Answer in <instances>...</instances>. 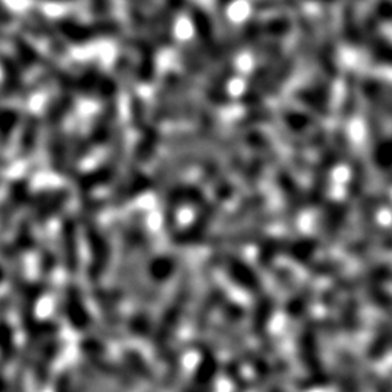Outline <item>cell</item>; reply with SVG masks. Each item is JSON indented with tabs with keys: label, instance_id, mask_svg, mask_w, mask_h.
<instances>
[{
	"label": "cell",
	"instance_id": "obj_1",
	"mask_svg": "<svg viewBox=\"0 0 392 392\" xmlns=\"http://www.w3.org/2000/svg\"><path fill=\"white\" fill-rule=\"evenodd\" d=\"M191 288H189V280H184V283L179 287V290L176 291L170 305L164 309L161 319L159 323V327L154 334V349L156 353H163L167 349V344H170L174 332L177 330V326H179L181 319L185 314L188 300H189Z\"/></svg>",
	"mask_w": 392,
	"mask_h": 392
},
{
	"label": "cell",
	"instance_id": "obj_2",
	"mask_svg": "<svg viewBox=\"0 0 392 392\" xmlns=\"http://www.w3.org/2000/svg\"><path fill=\"white\" fill-rule=\"evenodd\" d=\"M300 359L301 364L312 374L305 382H317V381H327L326 371L322 366V359L318 354V340H317V327L314 323L307 324L300 336L298 341Z\"/></svg>",
	"mask_w": 392,
	"mask_h": 392
},
{
	"label": "cell",
	"instance_id": "obj_3",
	"mask_svg": "<svg viewBox=\"0 0 392 392\" xmlns=\"http://www.w3.org/2000/svg\"><path fill=\"white\" fill-rule=\"evenodd\" d=\"M280 118L283 124L287 125L294 134L307 138L312 147H319L324 142V138H326L324 131L322 129V127H318L315 121L308 115L294 110H283L280 112Z\"/></svg>",
	"mask_w": 392,
	"mask_h": 392
},
{
	"label": "cell",
	"instance_id": "obj_4",
	"mask_svg": "<svg viewBox=\"0 0 392 392\" xmlns=\"http://www.w3.org/2000/svg\"><path fill=\"white\" fill-rule=\"evenodd\" d=\"M337 160H339L337 149H329L322 154V157H319L314 173V181L308 194V201L312 206L319 205L324 199L329 181H330V173L336 166Z\"/></svg>",
	"mask_w": 392,
	"mask_h": 392
},
{
	"label": "cell",
	"instance_id": "obj_5",
	"mask_svg": "<svg viewBox=\"0 0 392 392\" xmlns=\"http://www.w3.org/2000/svg\"><path fill=\"white\" fill-rule=\"evenodd\" d=\"M86 238L89 241L90 253H92L89 276L95 280L105 272L106 266H108L111 250H110V244H108V241H106L105 235L100 233V230L93 223L86 224Z\"/></svg>",
	"mask_w": 392,
	"mask_h": 392
},
{
	"label": "cell",
	"instance_id": "obj_6",
	"mask_svg": "<svg viewBox=\"0 0 392 392\" xmlns=\"http://www.w3.org/2000/svg\"><path fill=\"white\" fill-rule=\"evenodd\" d=\"M330 86L329 82L318 80L309 86L301 88L295 92V99H298L305 106H309L312 111L319 115L330 114Z\"/></svg>",
	"mask_w": 392,
	"mask_h": 392
},
{
	"label": "cell",
	"instance_id": "obj_7",
	"mask_svg": "<svg viewBox=\"0 0 392 392\" xmlns=\"http://www.w3.org/2000/svg\"><path fill=\"white\" fill-rule=\"evenodd\" d=\"M65 317L71 327L76 330H86L90 326V315L85 307L80 290L75 285H70L64 294Z\"/></svg>",
	"mask_w": 392,
	"mask_h": 392
},
{
	"label": "cell",
	"instance_id": "obj_8",
	"mask_svg": "<svg viewBox=\"0 0 392 392\" xmlns=\"http://www.w3.org/2000/svg\"><path fill=\"white\" fill-rule=\"evenodd\" d=\"M226 273L235 287L244 290L245 292H258L260 290V280L258 273L248 266L243 259L230 258L224 263Z\"/></svg>",
	"mask_w": 392,
	"mask_h": 392
},
{
	"label": "cell",
	"instance_id": "obj_9",
	"mask_svg": "<svg viewBox=\"0 0 392 392\" xmlns=\"http://www.w3.org/2000/svg\"><path fill=\"white\" fill-rule=\"evenodd\" d=\"M203 201L202 191L195 185H184L176 186L167 194V203H166V223L169 226L174 224L176 211L179 206L186 205H201Z\"/></svg>",
	"mask_w": 392,
	"mask_h": 392
},
{
	"label": "cell",
	"instance_id": "obj_10",
	"mask_svg": "<svg viewBox=\"0 0 392 392\" xmlns=\"http://www.w3.org/2000/svg\"><path fill=\"white\" fill-rule=\"evenodd\" d=\"M217 212H218L217 205L205 206L198 213V217L195 218V221L189 227H186L185 230H182L181 233H177L174 235V241L177 244H182V245H189V244L199 243L203 238V235L206 234V230L209 228L212 220L216 218Z\"/></svg>",
	"mask_w": 392,
	"mask_h": 392
},
{
	"label": "cell",
	"instance_id": "obj_11",
	"mask_svg": "<svg viewBox=\"0 0 392 392\" xmlns=\"http://www.w3.org/2000/svg\"><path fill=\"white\" fill-rule=\"evenodd\" d=\"M376 247L385 248V250H392V234L385 230L369 231L368 234H364L362 237L350 241L346 250L351 256H361L374 250Z\"/></svg>",
	"mask_w": 392,
	"mask_h": 392
},
{
	"label": "cell",
	"instance_id": "obj_12",
	"mask_svg": "<svg viewBox=\"0 0 392 392\" xmlns=\"http://www.w3.org/2000/svg\"><path fill=\"white\" fill-rule=\"evenodd\" d=\"M218 369L217 359L211 351H206L196 366L194 379L186 392H212V383Z\"/></svg>",
	"mask_w": 392,
	"mask_h": 392
},
{
	"label": "cell",
	"instance_id": "obj_13",
	"mask_svg": "<svg viewBox=\"0 0 392 392\" xmlns=\"http://www.w3.org/2000/svg\"><path fill=\"white\" fill-rule=\"evenodd\" d=\"M63 262L70 273H75L79 266V247L76 237V224L73 220H65L61 227Z\"/></svg>",
	"mask_w": 392,
	"mask_h": 392
},
{
	"label": "cell",
	"instance_id": "obj_14",
	"mask_svg": "<svg viewBox=\"0 0 392 392\" xmlns=\"http://www.w3.org/2000/svg\"><path fill=\"white\" fill-rule=\"evenodd\" d=\"M319 71H322V76L327 80L334 79L337 75V60H336V46L333 41V33H330L329 25L327 32L323 37L322 43H319V48H317L315 60Z\"/></svg>",
	"mask_w": 392,
	"mask_h": 392
},
{
	"label": "cell",
	"instance_id": "obj_15",
	"mask_svg": "<svg viewBox=\"0 0 392 392\" xmlns=\"http://www.w3.org/2000/svg\"><path fill=\"white\" fill-rule=\"evenodd\" d=\"M362 92L366 99L375 105L379 111L392 118V86H388L376 79H365L362 83Z\"/></svg>",
	"mask_w": 392,
	"mask_h": 392
},
{
	"label": "cell",
	"instance_id": "obj_16",
	"mask_svg": "<svg viewBox=\"0 0 392 392\" xmlns=\"http://www.w3.org/2000/svg\"><path fill=\"white\" fill-rule=\"evenodd\" d=\"M294 70H295V60L292 57L282 58L279 61V64L276 65V68L272 71V75L269 76V79L260 88L259 95H258V102L260 99H263L265 96L276 95L282 89V86L287 83L288 79L292 76Z\"/></svg>",
	"mask_w": 392,
	"mask_h": 392
},
{
	"label": "cell",
	"instance_id": "obj_17",
	"mask_svg": "<svg viewBox=\"0 0 392 392\" xmlns=\"http://www.w3.org/2000/svg\"><path fill=\"white\" fill-rule=\"evenodd\" d=\"M276 184L283 195L285 203H287L288 217L290 220H294L302 205V198L298 189V185L295 184L294 177L287 170H279L276 174Z\"/></svg>",
	"mask_w": 392,
	"mask_h": 392
},
{
	"label": "cell",
	"instance_id": "obj_18",
	"mask_svg": "<svg viewBox=\"0 0 392 392\" xmlns=\"http://www.w3.org/2000/svg\"><path fill=\"white\" fill-rule=\"evenodd\" d=\"M68 194L65 191H54L46 192L33 202V218L38 223H46L53 216L60 211V208L65 203Z\"/></svg>",
	"mask_w": 392,
	"mask_h": 392
},
{
	"label": "cell",
	"instance_id": "obj_19",
	"mask_svg": "<svg viewBox=\"0 0 392 392\" xmlns=\"http://www.w3.org/2000/svg\"><path fill=\"white\" fill-rule=\"evenodd\" d=\"M298 28H300V48H298L300 55L307 64H311L315 60V53H317L315 29L311 21L305 16H300Z\"/></svg>",
	"mask_w": 392,
	"mask_h": 392
},
{
	"label": "cell",
	"instance_id": "obj_20",
	"mask_svg": "<svg viewBox=\"0 0 392 392\" xmlns=\"http://www.w3.org/2000/svg\"><path fill=\"white\" fill-rule=\"evenodd\" d=\"M315 250H317V241L307 237L298 238L294 241L285 240V244H283V253L288 255V258H291L294 262L300 265H307L312 259Z\"/></svg>",
	"mask_w": 392,
	"mask_h": 392
},
{
	"label": "cell",
	"instance_id": "obj_21",
	"mask_svg": "<svg viewBox=\"0 0 392 392\" xmlns=\"http://www.w3.org/2000/svg\"><path fill=\"white\" fill-rule=\"evenodd\" d=\"M346 217H347V208L341 203L333 205L330 211L326 213L324 223H323V231L327 243H332L339 235V231L346 223Z\"/></svg>",
	"mask_w": 392,
	"mask_h": 392
},
{
	"label": "cell",
	"instance_id": "obj_22",
	"mask_svg": "<svg viewBox=\"0 0 392 392\" xmlns=\"http://www.w3.org/2000/svg\"><path fill=\"white\" fill-rule=\"evenodd\" d=\"M341 31L343 38L347 44L358 47L365 43V33L362 28L359 26L358 21H356L354 11L350 8H346L343 12V21H341Z\"/></svg>",
	"mask_w": 392,
	"mask_h": 392
},
{
	"label": "cell",
	"instance_id": "obj_23",
	"mask_svg": "<svg viewBox=\"0 0 392 392\" xmlns=\"http://www.w3.org/2000/svg\"><path fill=\"white\" fill-rule=\"evenodd\" d=\"M223 301H224V292H223V290L217 288V290H211L208 292V295L203 300V304L201 305V308H199V311L196 314V329L199 332H202L206 327L212 312L218 308V305Z\"/></svg>",
	"mask_w": 392,
	"mask_h": 392
},
{
	"label": "cell",
	"instance_id": "obj_24",
	"mask_svg": "<svg viewBox=\"0 0 392 392\" xmlns=\"http://www.w3.org/2000/svg\"><path fill=\"white\" fill-rule=\"evenodd\" d=\"M176 269V260L171 256H159L149 265V277L153 283L161 285L171 277Z\"/></svg>",
	"mask_w": 392,
	"mask_h": 392
},
{
	"label": "cell",
	"instance_id": "obj_25",
	"mask_svg": "<svg viewBox=\"0 0 392 392\" xmlns=\"http://www.w3.org/2000/svg\"><path fill=\"white\" fill-rule=\"evenodd\" d=\"M364 44L368 46V50L376 63L385 64V65H392V43L391 41H388L383 37H379V35L372 33L368 38V41H365Z\"/></svg>",
	"mask_w": 392,
	"mask_h": 392
},
{
	"label": "cell",
	"instance_id": "obj_26",
	"mask_svg": "<svg viewBox=\"0 0 392 392\" xmlns=\"http://www.w3.org/2000/svg\"><path fill=\"white\" fill-rule=\"evenodd\" d=\"M273 301L269 297H265L259 301V304L255 308L253 318H252V332L256 336H260L267 329V324L270 322V317L273 314Z\"/></svg>",
	"mask_w": 392,
	"mask_h": 392
},
{
	"label": "cell",
	"instance_id": "obj_27",
	"mask_svg": "<svg viewBox=\"0 0 392 392\" xmlns=\"http://www.w3.org/2000/svg\"><path fill=\"white\" fill-rule=\"evenodd\" d=\"M391 343H392V329L389 327V324L379 326L376 336L374 337V340L368 349L369 359H372V361L381 359L382 356L386 353Z\"/></svg>",
	"mask_w": 392,
	"mask_h": 392
},
{
	"label": "cell",
	"instance_id": "obj_28",
	"mask_svg": "<svg viewBox=\"0 0 392 392\" xmlns=\"http://www.w3.org/2000/svg\"><path fill=\"white\" fill-rule=\"evenodd\" d=\"M58 350H60V343L55 341V340H53V341H50L48 344L44 346L40 359L37 362V366H35V374H37V381L38 382H43L47 378L50 366L54 362Z\"/></svg>",
	"mask_w": 392,
	"mask_h": 392
},
{
	"label": "cell",
	"instance_id": "obj_29",
	"mask_svg": "<svg viewBox=\"0 0 392 392\" xmlns=\"http://www.w3.org/2000/svg\"><path fill=\"white\" fill-rule=\"evenodd\" d=\"M385 22H392V0H378L366 19V31H374Z\"/></svg>",
	"mask_w": 392,
	"mask_h": 392
},
{
	"label": "cell",
	"instance_id": "obj_30",
	"mask_svg": "<svg viewBox=\"0 0 392 392\" xmlns=\"http://www.w3.org/2000/svg\"><path fill=\"white\" fill-rule=\"evenodd\" d=\"M374 161L379 169L392 167V138H375Z\"/></svg>",
	"mask_w": 392,
	"mask_h": 392
},
{
	"label": "cell",
	"instance_id": "obj_31",
	"mask_svg": "<svg viewBox=\"0 0 392 392\" xmlns=\"http://www.w3.org/2000/svg\"><path fill=\"white\" fill-rule=\"evenodd\" d=\"M265 202H266V199L262 195H256V196H252V198L243 201L241 205L237 208V211L230 216L227 226H234L235 223H238V220H243V218L248 217L255 211L260 209L265 205Z\"/></svg>",
	"mask_w": 392,
	"mask_h": 392
},
{
	"label": "cell",
	"instance_id": "obj_32",
	"mask_svg": "<svg viewBox=\"0 0 392 392\" xmlns=\"http://www.w3.org/2000/svg\"><path fill=\"white\" fill-rule=\"evenodd\" d=\"M149 182L147 179H144V177H135V179H132L127 186L121 188L117 194H115V203H125L127 201L141 195L142 192H146L149 189Z\"/></svg>",
	"mask_w": 392,
	"mask_h": 392
},
{
	"label": "cell",
	"instance_id": "obj_33",
	"mask_svg": "<svg viewBox=\"0 0 392 392\" xmlns=\"http://www.w3.org/2000/svg\"><path fill=\"white\" fill-rule=\"evenodd\" d=\"M341 327L347 333H354L358 332L361 327V315H359V304L358 301H347L341 311Z\"/></svg>",
	"mask_w": 392,
	"mask_h": 392
},
{
	"label": "cell",
	"instance_id": "obj_34",
	"mask_svg": "<svg viewBox=\"0 0 392 392\" xmlns=\"http://www.w3.org/2000/svg\"><path fill=\"white\" fill-rule=\"evenodd\" d=\"M283 244H285V240H280V238L266 240L262 244L260 252H259L260 265H263L265 267H269L273 263V260L276 259V256L283 253Z\"/></svg>",
	"mask_w": 392,
	"mask_h": 392
},
{
	"label": "cell",
	"instance_id": "obj_35",
	"mask_svg": "<svg viewBox=\"0 0 392 392\" xmlns=\"http://www.w3.org/2000/svg\"><path fill=\"white\" fill-rule=\"evenodd\" d=\"M356 100H358V93H356V79L350 75L346 82L344 97L341 102V115L349 120L356 111Z\"/></svg>",
	"mask_w": 392,
	"mask_h": 392
},
{
	"label": "cell",
	"instance_id": "obj_36",
	"mask_svg": "<svg viewBox=\"0 0 392 392\" xmlns=\"http://www.w3.org/2000/svg\"><path fill=\"white\" fill-rule=\"evenodd\" d=\"M15 354V340L11 326L5 322H0V356L4 359H11Z\"/></svg>",
	"mask_w": 392,
	"mask_h": 392
},
{
	"label": "cell",
	"instance_id": "obj_37",
	"mask_svg": "<svg viewBox=\"0 0 392 392\" xmlns=\"http://www.w3.org/2000/svg\"><path fill=\"white\" fill-rule=\"evenodd\" d=\"M291 31V21L285 16H276L266 23H263V33L269 37L279 38L285 37Z\"/></svg>",
	"mask_w": 392,
	"mask_h": 392
},
{
	"label": "cell",
	"instance_id": "obj_38",
	"mask_svg": "<svg viewBox=\"0 0 392 392\" xmlns=\"http://www.w3.org/2000/svg\"><path fill=\"white\" fill-rule=\"evenodd\" d=\"M125 362L128 364V366L141 378L144 379H150L152 378V369L149 368V365L146 364V361L142 359V356L137 351H125Z\"/></svg>",
	"mask_w": 392,
	"mask_h": 392
},
{
	"label": "cell",
	"instance_id": "obj_39",
	"mask_svg": "<svg viewBox=\"0 0 392 392\" xmlns=\"http://www.w3.org/2000/svg\"><path fill=\"white\" fill-rule=\"evenodd\" d=\"M301 2H324V4H332L336 2V0H260L259 4H256V9H276V8H290L295 6Z\"/></svg>",
	"mask_w": 392,
	"mask_h": 392
},
{
	"label": "cell",
	"instance_id": "obj_40",
	"mask_svg": "<svg viewBox=\"0 0 392 392\" xmlns=\"http://www.w3.org/2000/svg\"><path fill=\"white\" fill-rule=\"evenodd\" d=\"M309 298H311V290L309 288L302 290L298 297H294L288 302V305H287V314L290 317H294V318L298 317V315H301V312L305 309L307 302L309 301Z\"/></svg>",
	"mask_w": 392,
	"mask_h": 392
},
{
	"label": "cell",
	"instance_id": "obj_41",
	"mask_svg": "<svg viewBox=\"0 0 392 392\" xmlns=\"http://www.w3.org/2000/svg\"><path fill=\"white\" fill-rule=\"evenodd\" d=\"M368 300L378 308L383 309V311H388V312H392V295L391 294H386L381 290H372L369 294H368Z\"/></svg>",
	"mask_w": 392,
	"mask_h": 392
},
{
	"label": "cell",
	"instance_id": "obj_42",
	"mask_svg": "<svg viewBox=\"0 0 392 392\" xmlns=\"http://www.w3.org/2000/svg\"><path fill=\"white\" fill-rule=\"evenodd\" d=\"M233 2V0H218V5H220V8H227L230 4Z\"/></svg>",
	"mask_w": 392,
	"mask_h": 392
},
{
	"label": "cell",
	"instance_id": "obj_43",
	"mask_svg": "<svg viewBox=\"0 0 392 392\" xmlns=\"http://www.w3.org/2000/svg\"><path fill=\"white\" fill-rule=\"evenodd\" d=\"M2 279H4V270L0 269V282H2Z\"/></svg>",
	"mask_w": 392,
	"mask_h": 392
}]
</instances>
